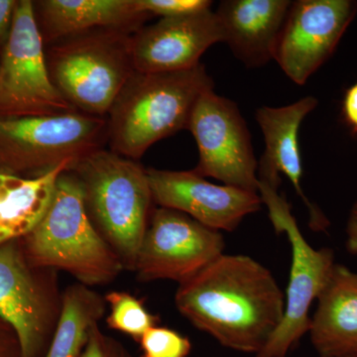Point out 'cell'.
<instances>
[{"label": "cell", "mask_w": 357, "mask_h": 357, "mask_svg": "<svg viewBox=\"0 0 357 357\" xmlns=\"http://www.w3.org/2000/svg\"><path fill=\"white\" fill-rule=\"evenodd\" d=\"M23 238L32 265L62 270L89 287L107 285L124 270L89 218L83 188L70 171L59 177L50 206Z\"/></svg>", "instance_id": "cell-4"}, {"label": "cell", "mask_w": 357, "mask_h": 357, "mask_svg": "<svg viewBox=\"0 0 357 357\" xmlns=\"http://www.w3.org/2000/svg\"><path fill=\"white\" fill-rule=\"evenodd\" d=\"M223 42L222 25L211 9L161 18L131 37L134 70L143 74L191 70L213 45Z\"/></svg>", "instance_id": "cell-14"}, {"label": "cell", "mask_w": 357, "mask_h": 357, "mask_svg": "<svg viewBox=\"0 0 357 357\" xmlns=\"http://www.w3.org/2000/svg\"><path fill=\"white\" fill-rule=\"evenodd\" d=\"M107 301L84 284L76 283L63 292L62 311L45 357H81L89 333L107 312Z\"/></svg>", "instance_id": "cell-20"}, {"label": "cell", "mask_w": 357, "mask_h": 357, "mask_svg": "<svg viewBox=\"0 0 357 357\" xmlns=\"http://www.w3.org/2000/svg\"><path fill=\"white\" fill-rule=\"evenodd\" d=\"M213 86L202 64L181 72L134 73L109 112L112 151L139 159L154 143L189 128L195 105Z\"/></svg>", "instance_id": "cell-2"}, {"label": "cell", "mask_w": 357, "mask_h": 357, "mask_svg": "<svg viewBox=\"0 0 357 357\" xmlns=\"http://www.w3.org/2000/svg\"><path fill=\"white\" fill-rule=\"evenodd\" d=\"M152 198L160 208L189 215L211 229L232 231L261 208L258 192L215 185L192 171L148 169Z\"/></svg>", "instance_id": "cell-13"}, {"label": "cell", "mask_w": 357, "mask_h": 357, "mask_svg": "<svg viewBox=\"0 0 357 357\" xmlns=\"http://www.w3.org/2000/svg\"><path fill=\"white\" fill-rule=\"evenodd\" d=\"M342 115L352 133L357 134V82L347 89L342 100Z\"/></svg>", "instance_id": "cell-26"}, {"label": "cell", "mask_w": 357, "mask_h": 357, "mask_svg": "<svg viewBox=\"0 0 357 357\" xmlns=\"http://www.w3.org/2000/svg\"><path fill=\"white\" fill-rule=\"evenodd\" d=\"M138 344L141 357H188L192 349L189 337L159 325L147 331Z\"/></svg>", "instance_id": "cell-22"}, {"label": "cell", "mask_w": 357, "mask_h": 357, "mask_svg": "<svg viewBox=\"0 0 357 357\" xmlns=\"http://www.w3.org/2000/svg\"><path fill=\"white\" fill-rule=\"evenodd\" d=\"M357 13L354 0H298L291 3L274 60L303 86L331 58Z\"/></svg>", "instance_id": "cell-12"}, {"label": "cell", "mask_w": 357, "mask_h": 357, "mask_svg": "<svg viewBox=\"0 0 357 357\" xmlns=\"http://www.w3.org/2000/svg\"><path fill=\"white\" fill-rule=\"evenodd\" d=\"M68 164L38 176L0 172V245L27 236L41 222L48 210L58 178Z\"/></svg>", "instance_id": "cell-19"}, {"label": "cell", "mask_w": 357, "mask_h": 357, "mask_svg": "<svg viewBox=\"0 0 357 357\" xmlns=\"http://www.w3.org/2000/svg\"><path fill=\"white\" fill-rule=\"evenodd\" d=\"M317 300L309 333L319 356L357 354V273L335 264Z\"/></svg>", "instance_id": "cell-17"}, {"label": "cell", "mask_w": 357, "mask_h": 357, "mask_svg": "<svg viewBox=\"0 0 357 357\" xmlns=\"http://www.w3.org/2000/svg\"><path fill=\"white\" fill-rule=\"evenodd\" d=\"M292 1L225 0L217 10L223 42L248 68L274 60L275 48Z\"/></svg>", "instance_id": "cell-16"}, {"label": "cell", "mask_w": 357, "mask_h": 357, "mask_svg": "<svg viewBox=\"0 0 357 357\" xmlns=\"http://www.w3.org/2000/svg\"><path fill=\"white\" fill-rule=\"evenodd\" d=\"M77 112L52 82L34 4L17 2L0 56V115L36 116Z\"/></svg>", "instance_id": "cell-9"}, {"label": "cell", "mask_w": 357, "mask_h": 357, "mask_svg": "<svg viewBox=\"0 0 357 357\" xmlns=\"http://www.w3.org/2000/svg\"><path fill=\"white\" fill-rule=\"evenodd\" d=\"M222 232L171 208L152 211L134 271L140 282L189 281L223 255Z\"/></svg>", "instance_id": "cell-11"}, {"label": "cell", "mask_w": 357, "mask_h": 357, "mask_svg": "<svg viewBox=\"0 0 357 357\" xmlns=\"http://www.w3.org/2000/svg\"><path fill=\"white\" fill-rule=\"evenodd\" d=\"M278 185L258 181V194L267 206L277 234H285L290 241V277L285 296V310L280 325L256 357H286L309 333L310 309L318 299L332 274L335 253L332 249L312 248L299 229L291 208L278 192Z\"/></svg>", "instance_id": "cell-7"}, {"label": "cell", "mask_w": 357, "mask_h": 357, "mask_svg": "<svg viewBox=\"0 0 357 357\" xmlns=\"http://www.w3.org/2000/svg\"><path fill=\"white\" fill-rule=\"evenodd\" d=\"M107 121L79 112L36 116L0 115V169L35 177L100 149Z\"/></svg>", "instance_id": "cell-6"}, {"label": "cell", "mask_w": 357, "mask_h": 357, "mask_svg": "<svg viewBox=\"0 0 357 357\" xmlns=\"http://www.w3.org/2000/svg\"><path fill=\"white\" fill-rule=\"evenodd\" d=\"M17 2L14 0H0V45L6 44L10 35Z\"/></svg>", "instance_id": "cell-27"}, {"label": "cell", "mask_w": 357, "mask_h": 357, "mask_svg": "<svg viewBox=\"0 0 357 357\" xmlns=\"http://www.w3.org/2000/svg\"><path fill=\"white\" fill-rule=\"evenodd\" d=\"M349 357H357V354H354V356H349Z\"/></svg>", "instance_id": "cell-29"}, {"label": "cell", "mask_w": 357, "mask_h": 357, "mask_svg": "<svg viewBox=\"0 0 357 357\" xmlns=\"http://www.w3.org/2000/svg\"><path fill=\"white\" fill-rule=\"evenodd\" d=\"M175 305L223 347L256 356L280 325L285 295L261 263L223 253L178 285Z\"/></svg>", "instance_id": "cell-1"}, {"label": "cell", "mask_w": 357, "mask_h": 357, "mask_svg": "<svg viewBox=\"0 0 357 357\" xmlns=\"http://www.w3.org/2000/svg\"><path fill=\"white\" fill-rule=\"evenodd\" d=\"M15 241L0 245V317L22 357H45L62 311L58 271L32 265Z\"/></svg>", "instance_id": "cell-8"}, {"label": "cell", "mask_w": 357, "mask_h": 357, "mask_svg": "<svg viewBox=\"0 0 357 357\" xmlns=\"http://www.w3.org/2000/svg\"><path fill=\"white\" fill-rule=\"evenodd\" d=\"M345 246L351 255H357V202L352 206L347 220Z\"/></svg>", "instance_id": "cell-28"}, {"label": "cell", "mask_w": 357, "mask_h": 357, "mask_svg": "<svg viewBox=\"0 0 357 357\" xmlns=\"http://www.w3.org/2000/svg\"><path fill=\"white\" fill-rule=\"evenodd\" d=\"M317 105L316 98L306 96L286 107H262L257 109L256 121L265 140L264 154L258 163V181L280 185V176H286L309 210L312 229L323 230L328 225L326 218L303 191V162L299 144L302 122Z\"/></svg>", "instance_id": "cell-15"}, {"label": "cell", "mask_w": 357, "mask_h": 357, "mask_svg": "<svg viewBox=\"0 0 357 357\" xmlns=\"http://www.w3.org/2000/svg\"><path fill=\"white\" fill-rule=\"evenodd\" d=\"M38 4L37 23L43 41L48 42L93 28L131 32L150 17L136 0H44Z\"/></svg>", "instance_id": "cell-18"}, {"label": "cell", "mask_w": 357, "mask_h": 357, "mask_svg": "<svg viewBox=\"0 0 357 357\" xmlns=\"http://www.w3.org/2000/svg\"><path fill=\"white\" fill-rule=\"evenodd\" d=\"M105 299L110 309L105 319L107 326L135 342H139L147 331L159 325V317L148 311L143 301L131 294L112 291L105 296Z\"/></svg>", "instance_id": "cell-21"}, {"label": "cell", "mask_w": 357, "mask_h": 357, "mask_svg": "<svg viewBox=\"0 0 357 357\" xmlns=\"http://www.w3.org/2000/svg\"><path fill=\"white\" fill-rule=\"evenodd\" d=\"M81 357H134L119 340L109 337L96 324L91 328L88 342Z\"/></svg>", "instance_id": "cell-24"}, {"label": "cell", "mask_w": 357, "mask_h": 357, "mask_svg": "<svg viewBox=\"0 0 357 357\" xmlns=\"http://www.w3.org/2000/svg\"><path fill=\"white\" fill-rule=\"evenodd\" d=\"M143 13L162 18L178 17L211 9L208 0H136Z\"/></svg>", "instance_id": "cell-23"}, {"label": "cell", "mask_w": 357, "mask_h": 357, "mask_svg": "<svg viewBox=\"0 0 357 357\" xmlns=\"http://www.w3.org/2000/svg\"><path fill=\"white\" fill-rule=\"evenodd\" d=\"M130 32L96 29L52 47L47 65L52 82L77 112L105 117L135 73Z\"/></svg>", "instance_id": "cell-5"}, {"label": "cell", "mask_w": 357, "mask_h": 357, "mask_svg": "<svg viewBox=\"0 0 357 357\" xmlns=\"http://www.w3.org/2000/svg\"><path fill=\"white\" fill-rule=\"evenodd\" d=\"M0 357H22L17 335L0 317Z\"/></svg>", "instance_id": "cell-25"}, {"label": "cell", "mask_w": 357, "mask_h": 357, "mask_svg": "<svg viewBox=\"0 0 357 357\" xmlns=\"http://www.w3.org/2000/svg\"><path fill=\"white\" fill-rule=\"evenodd\" d=\"M188 129L198 145L195 172L258 192V163L248 124L236 103L213 89L206 91L195 105Z\"/></svg>", "instance_id": "cell-10"}, {"label": "cell", "mask_w": 357, "mask_h": 357, "mask_svg": "<svg viewBox=\"0 0 357 357\" xmlns=\"http://www.w3.org/2000/svg\"><path fill=\"white\" fill-rule=\"evenodd\" d=\"M83 188L86 211L96 230L134 271L154 203L147 170L114 151L95 150L73 165Z\"/></svg>", "instance_id": "cell-3"}]
</instances>
